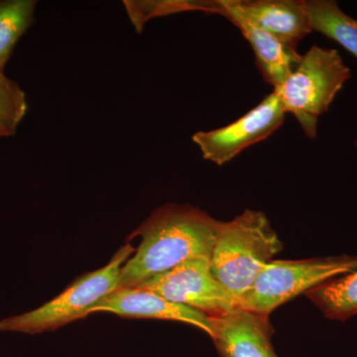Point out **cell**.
<instances>
[{
  "instance_id": "obj_1",
  "label": "cell",
  "mask_w": 357,
  "mask_h": 357,
  "mask_svg": "<svg viewBox=\"0 0 357 357\" xmlns=\"http://www.w3.org/2000/svg\"><path fill=\"white\" fill-rule=\"evenodd\" d=\"M222 222L190 204H166L155 210L131 237H140L121 268L119 288H137L191 260H210Z\"/></svg>"
},
{
  "instance_id": "obj_2",
  "label": "cell",
  "mask_w": 357,
  "mask_h": 357,
  "mask_svg": "<svg viewBox=\"0 0 357 357\" xmlns=\"http://www.w3.org/2000/svg\"><path fill=\"white\" fill-rule=\"evenodd\" d=\"M282 249L283 243L266 215L245 210L222 222L211 252V271L241 306L262 270Z\"/></svg>"
},
{
  "instance_id": "obj_3",
  "label": "cell",
  "mask_w": 357,
  "mask_h": 357,
  "mask_svg": "<svg viewBox=\"0 0 357 357\" xmlns=\"http://www.w3.org/2000/svg\"><path fill=\"white\" fill-rule=\"evenodd\" d=\"M351 70L335 49L312 46L279 88L273 89L286 114H293L305 135H318L319 117L351 79Z\"/></svg>"
},
{
  "instance_id": "obj_4",
  "label": "cell",
  "mask_w": 357,
  "mask_h": 357,
  "mask_svg": "<svg viewBox=\"0 0 357 357\" xmlns=\"http://www.w3.org/2000/svg\"><path fill=\"white\" fill-rule=\"evenodd\" d=\"M135 248L124 244L105 266L82 275L43 306L0 321V332L38 333L53 332L91 314V310L116 290L121 268Z\"/></svg>"
},
{
  "instance_id": "obj_5",
  "label": "cell",
  "mask_w": 357,
  "mask_h": 357,
  "mask_svg": "<svg viewBox=\"0 0 357 357\" xmlns=\"http://www.w3.org/2000/svg\"><path fill=\"white\" fill-rule=\"evenodd\" d=\"M357 271V256L273 260L265 266L239 309L268 316L275 309L326 281Z\"/></svg>"
},
{
  "instance_id": "obj_6",
  "label": "cell",
  "mask_w": 357,
  "mask_h": 357,
  "mask_svg": "<svg viewBox=\"0 0 357 357\" xmlns=\"http://www.w3.org/2000/svg\"><path fill=\"white\" fill-rule=\"evenodd\" d=\"M176 304L220 317L239 309V302L227 290L211 268L210 260H191L139 286Z\"/></svg>"
},
{
  "instance_id": "obj_7",
  "label": "cell",
  "mask_w": 357,
  "mask_h": 357,
  "mask_svg": "<svg viewBox=\"0 0 357 357\" xmlns=\"http://www.w3.org/2000/svg\"><path fill=\"white\" fill-rule=\"evenodd\" d=\"M286 112L276 91L229 126L210 131H198L192 140L204 159L222 166L251 145L266 140L285 121Z\"/></svg>"
},
{
  "instance_id": "obj_8",
  "label": "cell",
  "mask_w": 357,
  "mask_h": 357,
  "mask_svg": "<svg viewBox=\"0 0 357 357\" xmlns=\"http://www.w3.org/2000/svg\"><path fill=\"white\" fill-rule=\"evenodd\" d=\"M110 312L123 318L158 319L178 321L196 326L211 338L215 335V317L176 304L141 288H119L109 294L93 310V312Z\"/></svg>"
},
{
  "instance_id": "obj_9",
  "label": "cell",
  "mask_w": 357,
  "mask_h": 357,
  "mask_svg": "<svg viewBox=\"0 0 357 357\" xmlns=\"http://www.w3.org/2000/svg\"><path fill=\"white\" fill-rule=\"evenodd\" d=\"M251 24L296 48L312 32L306 0H227Z\"/></svg>"
},
{
  "instance_id": "obj_10",
  "label": "cell",
  "mask_w": 357,
  "mask_h": 357,
  "mask_svg": "<svg viewBox=\"0 0 357 357\" xmlns=\"http://www.w3.org/2000/svg\"><path fill=\"white\" fill-rule=\"evenodd\" d=\"M271 337L269 317L238 309L215 317L211 340L220 357H278Z\"/></svg>"
},
{
  "instance_id": "obj_11",
  "label": "cell",
  "mask_w": 357,
  "mask_h": 357,
  "mask_svg": "<svg viewBox=\"0 0 357 357\" xmlns=\"http://www.w3.org/2000/svg\"><path fill=\"white\" fill-rule=\"evenodd\" d=\"M215 14H220L236 25L248 40L263 79L273 86V89L279 88L299 64L302 55L297 53L296 48L286 46L269 33L249 23L229 6L227 0H217Z\"/></svg>"
},
{
  "instance_id": "obj_12",
  "label": "cell",
  "mask_w": 357,
  "mask_h": 357,
  "mask_svg": "<svg viewBox=\"0 0 357 357\" xmlns=\"http://www.w3.org/2000/svg\"><path fill=\"white\" fill-rule=\"evenodd\" d=\"M312 31L337 42L357 59V20L333 0H306Z\"/></svg>"
},
{
  "instance_id": "obj_13",
  "label": "cell",
  "mask_w": 357,
  "mask_h": 357,
  "mask_svg": "<svg viewBox=\"0 0 357 357\" xmlns=\"http://www.w3.org/2000/svg\"><path fill=\"white\" fill-rule=\"evenodd\" d=\"M306 295L326 318L347 321L357 316V271L326 281Z\"/></svg>"
},
{
  "instance_id": "obj_14",
  "label": "cell",
  "mask_w": 357,
  "mask_h": 357,
  "mask_svg": "<svg viewBox=\"0 0 357 357\" xmlns=\"http://www.w3.org/2000/svg\"><path fill=\"white\" fill-rule=\"evenodd\" d=\"M36 0H0V70L6 69L14 48L35 23Z\"/></svg>"
},
{
  "instance_id": "obj_15",
  "label": "cell",
  "mask_w": 357,
  "mask_h": 357,
  "mask_svg": "<svg viewBox=\"0 0 357 357\" xmlns=\"http://www.w3.org/2000/svg\"><path fill=\"white\" fill-rule=\"evenodd\" d=\"M208 1L198 0H124L123 6L134 29L142 33L148 21L188 11H208Z\"/></svg>"
},
{
  "instance_id": "obj_16",
  "label": "cell",
  "mask_w": 357,
  "mask_h": 357,
  "mask_svg": "<svg viewBox=\"0 0 357 357\" xmlns=\"http://www.w3.org/2000/svg\"><path fill=\"white\" fill-rule=\"evenodd\" d=\"M27 110V98L23 89L0 70V126L14 135Z\"/></svg>"
},
{
  "instance_id": "obj_17",
  "label": "cell",
  "mask_w": 357,
  "mask_h": 357,
  "mask_svg": "<svg viewBox=\"0 0 357 357\" xmlns=\"http://www.w3.org/2000/svg\"><path fill=\"white\" fill-rule=\"evenodd\" d=\"M10 136H13V134L9 132V131H7L6 129L0 126V139L4 137H10Z\"/></svg>"
},
{
  "instance_id": "obj_18",
  "label": "cell",
  "mask_w": 357,
  "mask_h": 357,
  "mask_svg": "<svg viewBox=\"0 0 357 357\" xmlns=\"http://www.w3.org/2000/svg\"><path fill=\"white\" fill-rule=\"evenodd\" d=\"M354 146H356V148L357 149V136H356V142H354Z\"/></svg>"
}]
</instances>
